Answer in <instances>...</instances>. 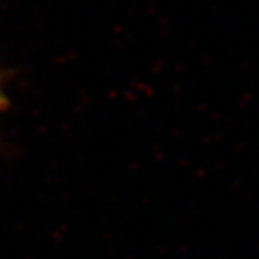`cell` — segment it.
Listing matches in <instances>:
<instances>
[{
	"instance_id": "cell-1",
	"label": "cell",
	"mask_w": 259,
	"mask_h": 259,
	"mask_svg": "<svg viewBox=\"0 0 259 259\" xmlns=\"http://www.w3.org/2000/svg\"><path fill=\"white\" fill-rule=\"evenodd\" d=\"M4 102H5V99H4V94H2V88H0V108L4 106Z\"/></svg>"
}]
</instances>
